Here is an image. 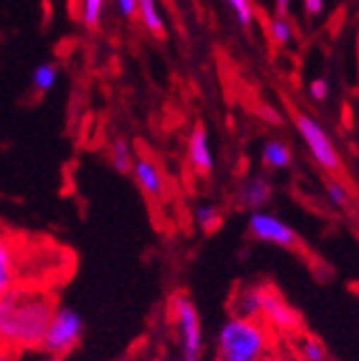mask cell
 <instances>
[{
    "mask_svg": "<svg viewBox=\"0 0 359 361\" xmlns=\"http://www.w3.org/2000/svg\"><path fill=\"white\" fill-rule=\"evenodd\" d=\"M56 305L54 293L37 284H18L5 293L0 297V350L16 355L41 348Z\"/></svg>",
    "mask_w": 359,
    "mask_h": 361,
    "instance_id": "1",
    "label": "cell"
},
{
    "mask_svg": "<svg viewBox=\"0 0 359 361\" xmlns=\"http://www.w3.org/2000/svg\"><path fill=\"white\" fill-rule=\"evenodd\" d=\"M215 348L219 361H262L269 350V329L260 321L231 316L217 331Z\"/></svg>",
    "mask_w": 359,
    "mask_h": 361,
    "instance_id": "2",
    "label": "cell"
},
{
    "mask_svg": "<svg viewBox=\"0 0 359 361\" xmlns=\"http://www.w3.org/2000/svg\"><path fill=\"white\" fill-rule=\"evenodd\" d=\"M170 319L181 361H202V323L194 301L188 295L176 293L170 299Z\"/></svg>",
    "mask_w": 359,
    "mask_h": 361,
    "instance_id": "3",
    "label": "cell"
},
{
    "mask_svg": "<svg viewBox=\"0 0 359 361\" xmlns=\"http://www.w3.org/2000/svg\"><path fill=\"white\" fill-rule=\"evenodd\" d=\"M291 114H293V121H295V127L301 135V140L303 145L308 147L312 159L317 161L327 174L331 176H338L342 172V157L334 145V140L329 138V133L325 131V127L317 121V118H312L295 108H291Z\"/></svg>",
    "mask_w": 359,
    "mask_h": 361,
    "instance_id": "4",
    "label": "cell"
},
{
    "mask_svg": "<svg viewBox=\"0 0 359 361\" xmlns=\"http://www.w3.org/2000/svg\"><path fill=\"white\" fill-rule=\"evenodd\" d=\"M84 336V321L82 316L67 305H56L52 319L48 323L46 336H43L41 348L50 357L61 359L67 357Z\"/></svg>",
    "mask_w": 359,
    "mask_h": 361,
    "instance_id": "5",
    "label": "cell"
},
{
    "mask_svg": "<svg viewBox=\"0 0 359 361\" xmlns=\"http://www.w3.org/2000/svg\"><path fill=\"white\" fill-rule=\"evenodd\" d=\"M258 321L282 334H293L299 329L301 319L295 307L286 303V299L272 286H260V316Z\"/></svg>",
    "mask_w": 359,
    "mask_h": 361,
    "instance_id": "6",
    "label": "cell"
},
{
    "mask_svg": "<svg viewBox=\"0 0 359 361\" xmlns=\"http://www.w3.org/2000/svg\"><path fill=\"white\" fill-rule=\"evenodd\" d=\"M248 231L256 241L269 243V245L295 250L299 243V237L291 226L282 217H278L274 213H267V211H252V215L248 219Z\"/></svg>",
    "mask_w": 359,
    "mask_h": 361,
    "instance_id": "7",
    "label": "cell"
},
{
    "mask_svg": "<svg viewBox=\"0 0 359 361\" xmlns=\"http://www.w3.org/2000/svg\"><path fill=\"white\" fill-rule=\"evenodd\" d=\"M18 284H22L20 245L7 231L0 228V297Z\"/></svg>",
    "mask_w": 359,
    "mask_h": 361,
    "instance_id": "8",
    "label": "cell"
},
{
    "mask_svg": "<svg viewBox=\"0 0 359 361\" xmlns=\"http://www.w3.org/2000/svg\"><path fill=\"white\" fill-rule=\"evenodd\" d=\"M129 174L138 183V188L145 192V196H149L153 200H159L166 194V180H164L162 170L157 168V164L153 159H149V157H133Z\"/></svg>",
    "mask_w": 359,
    "mask_h": 361,
    "instance_id": "9",
    "label": "cell"
},
{
    "mask_svg": "<svg viewBox=\"0 0 359 361\" xmlns=\"http://www.w3.org/2000/svg\"><path fill=\"white\" fill-rule=\"evenodd\" d=\"M188 159L196 174L209 176L213 172V153H211V145H209V133L202 123H198L190 133Z\"/></svg>",
    "mask_w": 359,
    "mask_h": 361,
    "instance_id": "10",
    "label": "cell"
},
{
    "mask_svg": "<svg viewBox=\"0 0 359 361\" xmlns=\"http://www.w3.org/2000/svg\"><path fill=\"white\" fill-rule=\"evenodd\" d=\"M274 196V188L269 183V178L264 176H250L245 178L239 192H237V200H239V207L243 209H250V211H262V207L269 204Z\"/></svg>",
    "mask_w": 359,
    "mask_h": 361,
    "instance_id": "11",
    "label": "cell"
},
{
    "mask_svg": "<svg viewBox=\"0 0 359 361\" xmlns=\"http://www.w3.org/2000/svg\"><path fill=\"white\" fill-rule=\"evenodd\" d=\"M260 286L262 284H250V286H243L235 293V297L231 299L233 316H237V319L258 321V316H260Z\"/></svg>",
    "mask_w": 359,
    "mask_h": 361,
    "instance_id": "12",
    "label": "cell"
},
{
    "mask_svg": "<svg viewBox=\"0 0 359 361\" xmlns=\"http://www.w3.org/2000/svg\"><path fill=\"white\" fill-rule=\"evenodd\" d=\"M262 164L269 170H284L293 164V153L282 140H269L262 147Z\"/></svg>",
    "mask_w": 359,
    "mask_h": 361,
    "instance_id": "13",
    "label": "cell"
},
{
    "mask_svg": "<svg viewBox=\"0 0 359 361\" xmlns=\"http://www.w3.org/2000/svg\"><path fill=\"white\" fill-rule=\"evenodd\" d=\"M136 16H140L145 28L153 37H157V39L166 37V26H164V18H162V13L157 9V0H138Z\"/></svg>",
    "mask_w": 359,
    "mask_h": 361,
    "instance_id": "14",
    "label": "cell"
},
{
    "mask_svg": "<svg viewBox=\"0 0 359 361\" xmlns=\"http://www.w3.org/2000/svg\"><path fill=\"white\" fill-rule=\"evenodd\" d=\"M221 211L217 204H211V202H202L194 209V224H196V228L205 235H211L215 233L219 226H221Z\"/></svg>",
    "mask_w": 359,
    "mask_h": 361,
    "instance_id": "15",
    "label": "cell"
},
{
    "mask_svg": "<svg viewBox=\"0 0 359 361\" xmlns=\"http://www.w3.org/2000/svg\"><path fill=\"white\" fill-rule=\"evenodd\" d=\"M133 157H136V155H133V151H131V147H129V142L125 138L112 140V145H110V164H112V168L116 172L127 174L131 170Z\"/></svg>",
    "mask_w": 359,
    "mask_h": 361,
    "instance_id": "16",
    "label": "cell"
},
{
    "mask_svg": "<svg viewBox=\"0 0 359 361\" xmlns=\"http://www.w3.org/2000/svg\"><path fill=\"white\" fill-rule=\"evenodd\" d=\"M267 30H269V39H272V43H276V45H286L293 39V24L288 22V18L276 16L272 22H269Z\"/></svg>",
    "mask_w": 359,
    "mask_h": 361,
    "instance_id": "17",
    "label": "cell"
},
{
    "mask_svg": "<svg viewBox=\"0 0 359 361\" xmlns=\"http://www.w3.org/2000/svg\"><path fill=\"white\" fill-rule=\"evenodd\" d=\"M106 0H80V9H82V22L86 28H97L102 22Z\"/></svg>",
    "mask_w": 359,
    "mask_h": 361,
    "instance_id": "18",
    "label": "cell"
},
{
    "mask_svg": "<svg viewBox=\"0 0 359 361\" xmlns=\"http://www.w3.org/2000/svg\"><path fill=\"white\" fill-rule=\"evenodd\" d=\"M59 78V69L52 63H43L32 71V86L37 90H50L56 84Z\"/></svg>",
    "mask_w": 359,
    "mask_h": 361,
    "instance_id": "19",
    "label": "cell"
},
{
    "mask_svg": "<svg viewBox=\"0 0 359 361\" xmlns=\"http://www.w3.org/2000/svg\"><path fill=\"white\" fill-rule=\"evenodd\" d=\"M327 198L336 209H348L351 207V190L338 178H331L327 183Z\"/></svg>",
    "mask_w": 359,
    "mask_h": 361,
    "instance_id": "20",
    "label": "cell"
},
{
    "mask_svg": "<svg viewBox=\"0 0 359 361\" xmlns=\"http://www.w3.org/2000/svg\"><path fill=\"white\" fill-rule=\"evenodd\" d=\"M226 3L233 9L237 22L243 28H250L252 22H254V5H252V0H226Z\"/></svg>",
    "mask_w": 359,
    "mask_h": 361,
    "instance_id": "21",
    "label": "cell"
},
{
    "mask_svg": "<svg viewBox=\"0 0 359 361\" xmlns=\"http://www.w3.org/2000/svg\"><path fill=\"white\" fill-rule=\"evenodd\" d=\"M301 357L303 361H327V348L317 338H305L301 342Z\"/></svg>",
    "mask_w": 359,
    "mask_h": 361,
    "instance_id": "22",
    "label": "cell"
},
{
    "mask_svg": "<svg viewBox=\"0 0 359 361\" xmlns=\"http://www.w3.org/2000/svg\"><path fill=\"white\" fill-rule=\"evenodd\" d=\"M310 97L317 99V102H325L329 97V84H327V80H323V78L312 80V84H310Z\"/></svg>",
    "mask_w": 359,
    "mask_h": 361,
    "instance_id": "23",
    "label": "cell"
},
{
    "mask_svg": "<svg viewBox=\"0 0 359 361\" xmlns=\"http://www.w3.org/2000/svg\"><path fill=\"white\" fill-rule=\"evenodd\" d=\"M116 7L121 11L123 18L133 20L136 18V9H138V0H116Z\"/></svg>",
    "mask_w": 359,
    "mask_h": 361,
    "instance_id": "24",
    "label": "cell"
},
{
    "mask_svg": "<svg viewBox=\"0 0 359 361\" xmlns=\"http://www.w3.org/2000/svg\"><path fill=\"white\" fill-rule=\"evenodd\" d=\"M258 114H260V118H262V121L272 123V125H282V123H284V121H282V116H280L272 106H267V104H262V106L258 108Z\"/></svg>",
    "mask_w": 359,
    "mask_h": 361,
    "instance_id": "25",
    "label": "cell"
},
{
    "mask_svg": "<svg viewBox=\"0 0 359 361\" xmlns=\"http://www.w3.org/2000/svg\"><path fill=\"white\" fill-rule=\"evenodd\" d=\"M303 9L308 16H321L325 9V0H303Z\"/></svg>",
    "mask_w": 359,
    "mask_h": 361,
    "instance_id": "26",
    "label": "cell"
},
{
    "mask_svg": "<svg viewBox=\"0 0 359 361\" xmlns=\"http://www.w3.org/2000/svg\"><path fill=\"white\" fill-rule=\"evenodd\" d=\"M288 7H291V0H276V16L288 18Z\"/></svg>",
    "mask_w": 359,
    "mask_h": 361,
    "instance_id": "27",
    "label": "cell"
},
{
    "mask_svg": "<svg viewBox=\"0 0 359 361\" xmlns=\"http://www.w3.org/2000/svg\"><path fill=\"white\" fill-rule=\"evenodd\" d=\"M0 361H16V355L7 353V350H0Z\"/></svg>",
    "mask_w": 359,
    "mask_h": 361,
    "instance_id": "28",
    "label": "cell"
},
{
    "mask_svg": "<svg viewBox=\"0 0 359 361\" xmlns=\"http://www.w3.org/2000/svg\"><path fill=\"white\" fill-rule=\"evenodd\" d=\"M166 3H170V0H166Z\"/></svg>",
    "mask_w": 359,
    "mask_h": 361,
    "instance_id": "29",
    "label": "cell"
}]
</instances>
